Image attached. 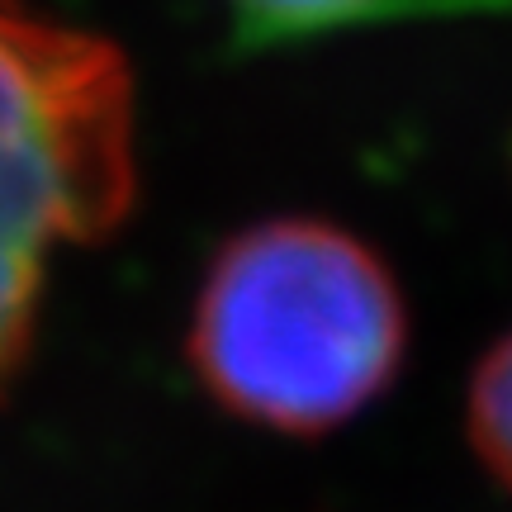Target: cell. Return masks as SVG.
<instances>
[{"instance_id":"1","label":"cell","mask_w":512,"mask_h":512,"mask_svg":"<svg viewBox=\"0 0 512 512\" xmlns=\"http://www.w3.org/2000/svg\"><path fill=\"white\" fill-rule=\"evenodd\" d=\"M408 309L366 242L323 219H271L223 242L190 323V366L238 418L318 437L394 384Z\"/></svg>"},{"instance_id":"2","label":"cell","mask_w":512,"mask_h":512,"mask_svg":"<svg viewBox=\"0 0 512 512\" xmlns=\"http://www.w3.org/2000/svg\"><path fill=\"white\" fill-rule=\"evenodd\" d=\"M133 81L124 53L0 0V389L67 247H91L133 204Z\"/></svg>"},{"instance_id":"3","label":"cell","mask_w":512,"mask_h":512,"mask_svg":"<svg viewBox=\"0 0 512 512\" xmlns=\"http://www.w3.org/2000/svg\"><path fill=\"white\" fill-rule=\"evenodd\" d=\"M233 19V48H275L294 38H313L323 29L380 19L394 10H413L418 0H223Z\"/></svg>"},{"instance_id":"4","label":"cell","mask_w":512,"mask_h":512,"mask_svg":"<svg viewBox=\"0 0 512 512\" xmlns=\"http://www.w3.org/2000/svg\"><path fill=\"white\" fill-rule=\"evenodd\" d=\"M470 441L489 475L512 494V332L494 342L470 380Z\"/></svg>"}]
</instances>
